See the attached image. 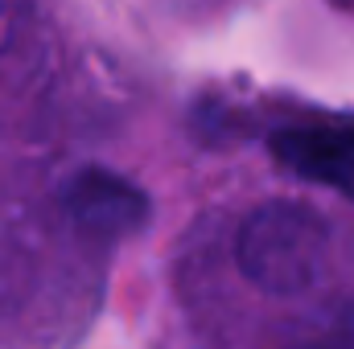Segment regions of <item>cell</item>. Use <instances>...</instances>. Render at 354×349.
<instances>
[{"label":"cell","instance_id":"6da1fadb","mask_svg":"<svg viewBox=\"0 0 354 349\" xmlns=\"http://www.w3.org/2000/svg\"><path fill=\"white\" fill-rule=\"evenodd\" d=\"M326 251V226L305 206H260L239 230V263L268 292H301Z\"/></svg>","mask_w":354,"mask_h":349},{"label":"cell","instance_id":"7a4b0ae2","mask_svg":"<svg viewBox=\"0 0 354 349\" xmlns=\"http://www.w3.org/2000/svg\"><path fill=\"white\" fill-rule=\"evenodd\" d=\"M268 148L297 177L354 197V115H305L276 128Z\"/></svg>","mask_w":354,"mask_h":349},{"label":"cell","instance_id":"3957f363","mask_svg":"<svg viewBox=\"0 0 354 349\" xmlns=\"http://www.w3.org/2000/svg\"><path fill=\"white\" fill-rule=\"evenodd\" d=\"M75 210L87 218V222H103V226H115L120 218H136L140 214V197L132 189H124L120 181H107V177H87V181H75Z\"/></svg>","mask_w":354,"mask_h":349}]
</instances>
